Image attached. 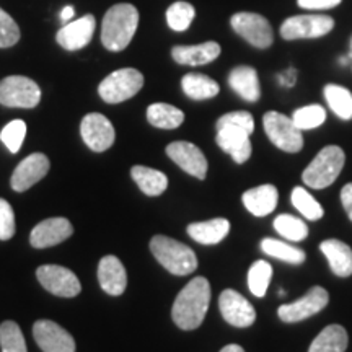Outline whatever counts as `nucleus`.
I'll use <instances>...</instances> for the list:
<instances>
[{
  "label": "nucleus",
  "instance_id": "nucleus-19",
  "mask_svg": "<svg viewBox=\"0 0 352 352\" xmlns=\"http://www.w3.org/2000/svg\"><path fill=\"white\" fill-rule=\"evenodd\" d=\"M95 16L83 15L82 19L70 21L57 32V43L64 47L65 51H78L83 50L95 33Z\"/></svg>",
  "mask_w": 352,
  "mask_h": 352
},
{
  "label": "nucleus",
  "instance_id": "nucleus-43",
  "mask_svg": "<svg viewBox=\"0 0 352 352\" xmlns=\"http://www.w3.org/2000/svg\"><path fill=\"white\" fill-rule=\"evenodd\" d=\"M279 80L283 85H287V87H292L294 83H296V70L294 69H289L287 72L283 74V76L279 77Z\"/></svg>",
  "mask_w": 352,
  "mask_h": 352
},
{
  "label": "nucleus",
  "instance_id": "nucleus-3",
  "mask_svg": "<svg viewBox=\"0 0 352 352\" xmlns=\"http://www.w3.org/2000/svg\"><path fill=\"white\" fill-rule=\"evenodd\" d=\"M139 25V12L131 3H118L107 12L101 26V43L108 51L120 52L129 46Z\"/></svg>",
  "mask_w": 352,
  "mask_h": 352
},
{
  "label": "nucleus",
  "instance_id": "nucleus-9",
  "mask_svg": "<svg viewBox=\"0 0 352 352\" xmlns=\"http://www.w3.org/2000/svg\"><path fill=\"white\" fill-rule=\"evenodd\" d=\"M334 28V20L328 15L290 16L280 26V36L287 41L327 36Z\"/></svg>",
  "mask_w": 352,
  "mask_h": 352
},
{
  "label": "nucleus",
  "instance_id": "nucleus-2",
  "mask_svg": "<svg viewBox=\"0 0 352 352\" xmlns=\"http://www.w3.org/2000/svg\"><path fill=\"white\" fill-rule=\"evenodd\" d=\"M210 303V284L206 277H195L178 294L171 308V318L184 331L199 328Z\"/></svg>",
  "mask_w": 352,
  "mask_h": 352
},
{
  "label": "nucleus",
  "instance_id": "nucleus-15",
  "mask_svg": "<svg viewBox=\"0 0 352 352\" xmlns=\"http://www.w3.org/2000/svg\"><path fill=\"white\" fill-rule=\"evenodd\" d=\"M33 338L43 352H76L72 334L51 320H39L33 324Z\"/></svg>",
  "mask_w": 352,
  "mask_h": 352
},
{
  "label": "nucleus",
  "instance_id": "nucleus-8",
  "mask_svg": "<svg viewBox=\"0 0 352 352\" xmlns=\"http://www.w3.org/2000/svg\"><path fill=\"white\" fill-rule=\"evenodd\" d=\"M41 101V88L32 78L10 76L0 82V104L8 108H34Z\"/></svg>",
  "mask_w": 352,
  "mask_h": 352
},
{
  "label": "nucleus",
  "instance_id": "nucleus-26",
  "mask_svg": "<svg viewBox=\"0 0 352 352\" xmlns=\"http://www.w3.org/2000/svg\"><path fill=\"white\" fill-rule=\"evenodd\" d=\"M131 176L135 182V184L140 188V191L151 197L164 195L165 189L168 188V178H166V175L158 170L148 168V166H132Z\"/></svg>",
  "mask_w": 352,
  "mask_h": 352
},
{
  "label": "nucleus",
  "instance_id": "nucleus-13",
  "mask_svg": "<svg viewBox=\"0 0 352 352\" xmlns=\"http://www.w3.org/2000/svg\"><path fill=\"white\" fill-rule=\"evenodd\" d=\"M219 308L223 320L235 328H248L256 320L254 307L236 290H223L219 297Z\"/></svg>",
  "mask_w": 352,
  "mask_h": 352
},
{
  "label": "nucleus",
  "instance_id": "nucleus-31",
  "mask_svg": "<svg viewBox=\"0 0 352 352\" xmlns=\"http://www.w3.org/2000/svg\"><path fill=\"white\" fill-rule=\"evenodd\" d=\"M261 250L267 254V256H272L290 264H302L305 261V252H303V250H298L296 246L280 240L264 239L261 241Z\"/></svg>",
  "mask_w": 352,
  "mask_h": 352
},
{
  "label": "nucleus",
  "instance_id": "nucleus-37",
  "mask_svg": "<svg viewBox=\"0 0 352 352\" xmlns=\"http://www.w3.org/2000/svg\"><path fill=\"white\" fill-rule=\"evenodd\" d=\"M292 121L300 131L315 129L327 121V111L320 104H308V107L298 108L292 114Z\"/></svg>",
  "mask_w": 352,
  "mask_h": 352
},
{
  "label": "nucleus",
  "instance_id": "nucleus-47",
  "mask_svg": "<svg viewBox=\"0 0 352 352\" xmlns=\"http://www.w3.org/2000/svg\"><path fill=\"white\" fill-rule=\"evenodd\" d=\"M351 57H352V54H351Z\"/></svg>",
  "mask_w": 352,
  "mask_h": 352
},
{
  "label": "nucleus",
  "instance_id": "nucleus-14",
  "mask_svg": "<svg viewBox=\"0 0 352 352\" xmlns=\"http://www.w3.org/2000/svg\"><path fill=\"white\" fill-rule=\"evenodd\" d=\"M80 134L87 147L94 152H104L114 144L116 132L107 116L100 113H90L82 120Z\"/></svg>",
  "mask_w": 352,
  "mask_h": 352
},
{
  "label": "nucleus",
  "instance_id": "nucleus-42",
  "mask_svg": "<svg viewBox=\"0 0 352 352\" xmlns=\"http://www.w3.org/2000/svg\"><path fill=\"white\" fill-rule=\"evenodd\" d=\"M341 202L342 208L347 212V217L352 220V183H347L344 188L341 189Z\"/></svg>",
  "mask_w": 352,
  "mask_h": 352
},
{
  "label": "nucleus",
  "instance_id": "nucleus-16",
  "mask_svg": "<svg viewBox=\"0 0 352 352\" xmlns=\"http://www.w3.org/2000/svg\"><path fill=\"white\" fill-rule=\"evenodd\" d=\"M166 155L188 175L199 179H204L208 175V158L195 144L184 142V140L171 142L166 147Z\"/></svg>",
  "mask_w": 352,
  "mask_h": 352
},
{
  "label": "nucleus",
  "instance_id": "nucleus-27",
  "mask_svg": "<svg viewBox=\"0 0 352 352\" xmlns=\"http://www.w3.org/2000/svg\"><path fill=\"white\" fill-rule=\"evenodd\" d=\"M347 342L346 329L341 324H329L315 338L308 352H346Z\"/></svg>",
  "mask_w": 352,
  "mask_h": 352
},
{
  "label": "nucleus",
  "instance_id": "nucleus-41",
  "mask_svg": "<svg viewBox=\"0 0 352 352\" xmlns=\"http://www.w3.org/2000/svg\"><path fill=\"white\" fill-rule=\"evenodd\" d=\"M298 7L305 10H328L341 3V0H297Z\"/></svg>",
  "mask_w": 352,
  "mask_h": 352
},
{
  "label": "nucleus",
  "instance_id": "nucleus-23",
  "mask_svg": "<svg viewBox=\"0 0 352 352\" xmlns=\"http://www.w3.org/2000/svg\"><path fill=\"white\" fill-rule=\"evenodd\" d=\"M320 250L327 256L329 267L338 277H349L352 274V250L344 241L336 239L324 240Z\"/></svg>",
  "mask_w": 352,
  "mask_h": 352
},
{
  "label": "nucleus",
  "instance_id": "nucleus-39",
  "mask_svg": "<svg viewBox=\"0 0 352 352\" xmlns=\"http://www.w3.org/2000/svg\"><path fill=\"white\" fill-rule=\"evenodd\" d=\"M20 28L6 10L0 8V47H12L19 43Z\"/></svg>",
  "mask_w": 352,
  "mask_h": 352
},
{
  "label": "nucleus",
  "instance_id": "nucleus-46",
  "mask_svg": "<svg viewBox=\"0 0 352 352\" xmlns=\"http://www.w3.org/2000/svg\"><path fill=\"white\" fill-rule=\"evenodd\" d=\"M351 47H352V38H351Z\"/></svg>",
  "mask_w": 352,
  "mask_h": 352
},
{
  "label": "nucleus",
  "instance_id": "nucleus-40",
  "mask_svg": "<svg viewBox=\"0 0 352 352\" xmlns=\"http://www.w3.org/2000/svg\"><path fill=\"white\" fill-rule=\"evenodd\" d=\"M15 235V212L6 199L0 197V240H10Z\"/></svg>",
  "mask_w": 352,
  "mask_h": 352
},
{
  "label": "nucleus",
  "instance_id": "nucleus-35",
  "mask_svg": "<svg viewBox=\"0 0 352 352\" xmlns=\"http://www.w3.org/2000/svg\"><path fill=\"white\" fill-rule=\"evenodd\" d=\"M0 349L2 352H28L23 333L15 321H3L0 324Z\"/></svg>",
  "mask_w": 352,
  "mask_h": 352
},
{
  "label": "nucleus",
  "instance_id": "nucleus-32",
  "mask_svg": "<svg viewBox=\"0 0 352 352\" xmlns=\"http://www.w3.org/2000/svg\"><path fill=\"white\" fill-rule=\"evenodd\" d=\"M276 228V232L280 236L287 239L290 241H302L308 236V227L302 219L294 217L290 214H280L274 219L272 223Z\"/></svg>",
  "mask_w": 352,
  "mask_h": 352
},
{
  "label": "nucleus",
  "instance_id": "nucleus-18",
  "mask_svg": "<svg viewBox=\"0 0 352 352\" xmlns=\"http://www.w3.org/2000/svg\"><path fill=\"white\" fill-rule=\"evenodd\" d=\"M74 233V227L69 219L65 217H52L39 222L32 230L30 235V243L33 248L43 250L63 243Z\"/></svg>",
  "mask_w": 352,
  "mask_h": 352
},
{
  "label": "nucleus",
  "instance_id": "nucleus-11",
  "mask_svg": "<svg viewBox=\"0 0 352 352\" xmlns=\"http://www.w3.org/2000/svg\"><path fill=\"white\" fill-rule=\"evenodd\" d=\"M36 277L39 284L52 296L70 298L77 297L82 290L78 277L67 267L57 266V264H44V266L38 267Z\"/></svg>",
  "mask_w": 352,
  "mask_h": 352
},
{
  "label": "nucleus",
  "instance_id": "nucleus-12",
  "mask_svg": "<svg viewBox=\"0 0 352 352\" xmlns=\"http://www.w3.org/2000/svg\"><path fill=\"white\" fill-rule=\"evenodd\" d=\"M328 302L329 296L327 290L320 287V285H315L298 300L280 305L279 310H277V315L285 323H297V321L307 320L310 316L320 314L328 305Z\"/></svg>",
  "mask_w": 352,
  "mask_h": 352
},
{
  "label": "nucleus",
  "instance_id": "nucleus-5",
  "mask_svg": "<svg viewBox=\"0 0 352 352\" xmlns=\"http://www.w3.org/2000/svg\"><path fill=\"white\" fill-rule=\"evenodd\" d=\"M344 160V151L338 145H328V147L321 148L318 155L311 160V164L303 171V183L314 189L331 186L336 182L338 176L341 175Z\"/></svg>",
  "mask_w": 352,
  "mask_h": 352
},
{
  "label": "nucleus",
  "instance_id": "nucleus-1",
  "mask_svg": "<svg viewBox=\"0 0 352 352\" xmlns=\"http://www.w3.org/2000/svg\"><path fill=\"white\" fill-rule=\"evenodd\" d=\"M254 131V120L248 111H233L219 118L217 145L227 152L236 164H245L252 157L250 135Z\"/></svg>",
  "mask_w": 352,
  "mask_h": 352
},
{
  "label": "nucleus",
  "instance_id": "nucleus-34",
  "mask_svg": "<svg viewBox=\"0 0 352 352\" xmlns=\"http://www.w3.org/2000/svg\"><path fill=\"white\" fill-rule=\"evenodd\" d=\"M290 199H292L294 208H296L305 219L314 220L315 222V220H320L323 217L324 212H323V208H321V204L307 191L305 188L302 186L294 188Z\"/></svg>",
  "mask_w": 352,
  "mask_h": 352
},
{
  "label": "nucleus",
  "instance_id": "nucleus-4",
  "mask_svg": "<svg viewBox=\"0 0 352 352\" xmlns=\"http://www.w3.org/2000/svg\"><path fill=\"white\" fill-rule=\"evenodd\" d=\"M151 252L157 261L175 276H188L197 270L196 253L188 245L170 236H153L151 240Z\"/></svg>",
  "mask_w": 352,
  "mask_h": 352
},
{
  "label": "nucleus",
  "instance_id": "nucleus-45",
  "mask_svg": "<svg viewBox=\"0 0 352 352\" xmlns=\"http://www.w3.org/2000/svg\"><path fill=\"white\" fill-rule=\"evenodd\" d=\"M220 352H245V351H243V347L239 346V344H228V346L223 347V349Z\"/></svg>",
  "mask_w": 352,
  "mask_h": 352
},
{
  "label": "nucleus",
  "instance_id": "nucleus-6",
  "mask_svg": "<svg viewBox=\"0 0 352 352\" xmlns=\"http://www.w3.org/2000/svg\"><path fill=\"white\" fill-rule=\"evenodd\" d=\"M144 76L135 69H120L109 74L103 82L100 83L98 94L103 101L109 104H118L122 101L132 98L142 90Z\"/></svg>",
  "mask_w": 352,
  "mask_h": 352
},
{
  "label": "nucleus",
  "instance_id": "nucleus-10",
  "mask_svg": "<svg viewBox=\"0 0 352 352\" xmlns=\"http://www.w3.org/2000/svg\"><path fill=\"white\" fill-rule=\"evenodd\" d=\"M232 28L236 34H240L245 41L258 50H266L270 47L274 36H272V28L264 16L253 12H240L232 16Z\"/></svg>",
  "mask_w": 352,
  "mask_h": 352
},
{
  "label": "nucleus",
  "instance_id": "nucleus-33",
  "mask_svg": "<svg viewBox=\"0 0 352 352\" xmlns=\"http://www.w3.org/2000/svg\"><path fill=\"white\" fill-rule=\"evenodd\" d=\"M272 267L267 261H254L248 271V287L254 297H264L271 284Z\"/></svg>",
  "mask_w": 352,
  "mask_h": 352
},
{
  "label": "nucleus",
  "instance_id": "nucleus-44",
  "mask_svg": "<svg viewBox=\"0 0 352 352\" xmlns=\"http://www.w3.org/2000/svg\"><path fill=\"white\" fill-rule=\"evenodd\" d=\"M74 16V7L72 6H67L63 10V13H60V19H63L64 21H67V20H70Z\"/></svg>",
  "mask_w": 352,
  "mask_h": 352
},
{
  "label": "nucleus",
  "instance_id": "nucleus-30",
  "mask_svg": "<svg viewBox=\"0 0 352 352\" xmlns=\"http://www.w3.org/2000/svg\"><path fill=\"white\" fill-rule=\"evenodd\" d=\"M324 98L336 116L344 121L352 120V94L347 88L329 83L324 87Z\"/></svg>",
  "mask_w": 352,
  "mask_h": 352
},
{
  "label": "nucleus",
  "instance_id": "nucleus-21",
  "mask_svg": "<svg viewBox=\"0 0 352 352\" xmlns=\"http://www.w3.org/2000/svg\"><path fill=\"white\" fill-rule=\"evenodd\" d=\"M241 199H243L245 208L253 215L266 217V215L274 212V209L277 208L279 192L272 184H261V186L248 189Z\"/></svg>",
  "mask_w": 352,
  "mask_h": 352
},
{
  "label": "nucleus",
  "instance_id": "nucleus-36",
  "mask_svg": "<svg viewBox=\"0 0 352 352\" xmlns=\"http://www.w3.org/2000/svg\"><path fill=\"white\" fill-rule=\"evenodd\" d=\"M196 16L195 7L189 2H175L166 10V21L175 32H186Z\"/></svg>",
  "mask_w": 352,
  "mask_h": 352
},
{
  "label": "nucleus",
  "instance_id": "nucleus-28",
  "mask_svg": "<svg viewBox=\"0 0 352 352\" xmlns=\"http://www.w3.org/2000/svg\"><path fill=\"white\" fill-rule=\"evenodd\" d=\"M183 91L191 100H209L219 95V83L204 74H186L182 80Z\"/></svg>",
  "mask_w": 352,
  "mask_h": 352
},
{
  "label": "nucleus",
  "instance_id": "nucleus-29",
  "mask_svg": "<svg viewBox=\"0 0 352 352\" xmlns=\"http://www.w3.org/2000/svg\"><path fill=\"white\" fill-rule=\"evenodd\" d=\"M147 120L158 129H176L183 124L184 113L173 104L153 103L147 108Z\"/></svg>",
  "mask_w": 352,
  "mask_h": 352
},
{
  "label": "nucleus",
  "instance_id": "nucleus-25",
  "mask_svg": "<svg viewBox=\"0 0 352 352\" xmlns=\"http://www.w3.org/2000/svg\"><path fill=\"white\" fill-rule=\"evenodd\" d=\"M228 232H230V222L222 217L188 226V235L201 245H217L226 239Z\"/></svg>",
  "mask_w": 352,
  "mask_h": 352
},
{
  "label": "nucleus",
  "instance_id": "nucleus-22",
  "mask_svg": "<svg viewBox=\"0 0 352 352\" xmlns=\"http://www.w3.org/2000/svg\"><path fill=\"white\" fill-rule=\"evenodd\" d=\"M175 63L182 65H204L220 56V46L215 41L197 44V46H175L171 50Z\"/></svg>",
  "mask_w": 352,
  "mask_h": 352
},
{
  "label": "nucleus",
  "instance_id": "nucleus-17",
  "mask_svg": "<svg viewBox=\"0 0 352 352\" xmlns=\"http://www.w3.org/2000/svg\"><path fill=\"white\" fill-rule=\"evenodd\" d=\"M50 158L44 153H32L21 160L19 166L12 175V189L16 192H23L26 189H30L33 184L41 182L44 176L50 171Z\"/></svg>",
  "mask_w": 352,
  "mask_h": 352
},
{
  "label": "nucleus",
  "instance_id": "nucleus-20",
  "mask_svg": "<svg viewBox=\"0 0 352 352\" xmlns=\"http://www.w3.org/2000/svg\"><path fill=\"white\" fill-rule=\"evenodd\" d=\"M98 280L101 289L109 294V296L118 297L124 294L127 285V274L121 259L113 256V254L101 258L98 264Z\"/></svg>",
  "mask_w": 352,
  "mask_h": 352
},
{
  "label": "nucleus",
  "instance_id": "nucleus-38",
  "mask_svg": "<svg viewBox=\"0 0 352 352\" xmlns=\"http://www.w3.org/2000/svg\"><path fill=\"white\" fill-rule=\"evenodd\" d=\"M26 135V124L25 121L15 120L3 127L2 132H0V140L6 144V147L12 153H16L21 148V144H23Z\"/></svg>",
  "mask_w": 352,
  "mask_h": 352
},
{
  "label": "nucleus",
  "instance_id": "nucleus-24",
  "mask_svg": "<svg viewBox=\"0 0 352 352\" xmlns=\"http://www.w3.org/2000/svg\"><path fill=\"white\" fill-rule=\"evenodd\" d=\"M228 83L232 90L236 91L241 98L254 103L261 96V88H259L258 72L250 65H240L235 67L228 76Z\"/></svg>",
  "mask_w": 352,
  "mask_h": 352
},
{
  "label": "nucleus",
  "instance_id": "nucleus-7",
  "mask_svg": "<svg viewBox=\"0 0 352 352\" xmlns=\"http://www.w3.org/2000/svg\"><path fill=\"white\" fill-rule=\"evenodd\" d=\"M263 126L267 138L280 151L289 153H297L303 147L302 131L294 124L292 118L277 111H270L264 114Z\"/></svg>",
  "mask_w": 352,
  "mask_h": 352
}]
</instances>
